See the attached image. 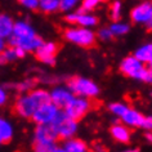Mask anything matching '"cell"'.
<instances>
[{
    "label": "cell",
    "instance_id": "6da1fadb",
    "mask_svg": "<svg viewBox=\"0 0 152 152\" xmlns=\"http://www.w3.org/2000/svg\"><path fill=\"white\" fill-rule=\"evenodd\" d=\"M8 39L12 47H20L25 52H35L43 43V40L35 34L34 28L23 21L14 23L13 32Z\"/></svg>",
    "mask_w": 152,
    "mask_h": 152
},
{
    "label": "cell",
    "instance_id": "7a4b0ae2",
    "mask_svg": "<svg viewBox=\"0 0 152 152\" xmlns=\"http://www.w3.org/2000/svg\"><path fill=\"white\" fill-rule=\"evenodd\" d=\"M49 101H50V94L45 92V90L37 89L18 98L14 108H16V112L20 116L28 119V117H31L34 115V112L36 111V108L39 106Z\"/></svg>",
    "mask_w": 152,
    "mask_h": 152
},
{
    "label": "cell",
    "instance_id": "3957f363",
    "mask_svg": "<svg viewBox=\"0 0 152 152\" xmlns=\"http://www.w3.org/2000/svg\"><path fill=\"white\" fill-rule=\"evenodd\" d=\"M120 68L123 71V74H125L129 77L137 79V80H144L146 81L147 75H148V68L144 67L143 62L137 58V57H126L120 64Z\"/></svg>",
    "mask_w": 152,
    "mask_h": 152
},
{
    "label": "cell",
    "instance_id": "277c9868",
    "mask_svg": "<svg viewBox=\"0 0 152 152\" xmlns=\"http://www.w3.org/2000/svg\"><path fill=\"white\" fill-rule=\"evenodd\" d=\"M68 89L74 94L79 97H96L99 89H98L97 84H94L92 80L84 77H74L68 81Z\"/></svg>",
    "mask_w": 152,
    "mask_h": 152
},
{
    "label": "cell",
    "instance_id": "5b68a950",
    "mask_svg": "<svg viewBox=\"0 0 152 152\" xmlns=\"http://www.w3.org/2000/svg\"><path fill=\"white\" fill-rule=\"evenodd\" d=\"M52 125L54 126L57 134H58V138H63V139L71 138L77 130L76 120L71 119L64 112H58V115L52 123Z\"/></svg>",
    "mask_w": 152,
    "mask_h": 152
},
{
    "label": "cell",
    "instance_id": "8992f818",
    "mask_svg": "<svg viewBox=\"0 0 152 152\" xmlns=\"http://www.w3.org/2000/svg\"><path fill=\"white\" fill-rule=\"evenodd\" d=\"M64 36L68 41L74 43L80 47H92L96 41V35L92 32L88 27H76V28H68L64 32Z\"/></svg>",
    "mask_w": 152,
    "mask_h": 152
},
{
    "label": "cell",
    "instance_id": "52a82bcc",
    "mask_svg": "<svg viewBox=\"0 0 152 152\" xmlns=\"http://www.w3.org/2000/svg\"><path fill=\"white\" fill-rule=\"evenodd\" d=\"M58 112H59V108L57 107L54 103H52V102L49 101L36 108V111L34 112L31 119L35 121L37 125L39 124H52L57 117V115H58Z\"/></svg>",
    "mask_w": 152,
    "mask_h": 152
},
{
    "label": "cell",
    "instance_id": "ba28073f",
    "mask_svg": "<svg viewBox=\"0 0 152 152\" xmlns=\"http://www.w3.org/2000/svg\"><path fill=\"white\" fill-rule=\"evenodd\" d=\"M89 108H90V102L88 99H85L84 97H79V98L74 97L70 103L64 107V113L67 116H70L71 119L77 121L89 111Z\"/></svg>",
    "mask_w": 152,
    "mask_h": 152
},
{
    "label": "cell",
    "instance_id": "9c48e42d",
    "mask_svg": "<svg viewBox=\"0 0 152 152\" xmlns=\"http://www.w3.org/2000/svg\"><path fill=\"white\" fill-rule=\"evenodd\" d=\"M58 139L54 126L52 124H39L35 130V143L45 144V143H56Z\"/></svg>",
    "mask_w": 152,
    "mask_h": 152
},
{
    "label": "cell",
    "instance_id": "30bf717a",
    "mask_svg": "<svg viewBox=\"0 0 152 152\" xmlns=\"http://www.w3.org/2000/svg\"><path fill=\"white\" fill-rule=\"evenodd\" d=\"M57 52H58V47L54 43L49 41V43H41L40 47L35 50V54L37 57V59H40L41 62L53 64Z\"/></svg>",
    "mask_w": 152,
    "mask_h": 152
},
{
    "label": "cell",
    "instance_id": "8fae6325",
    "mask_svg": "<svg viewBox=\"0 0 152 152\" xmlns=\"http://www.w3.org/2000/svg\"><path fill=\"white\" fill-rule=\"evenodd\" d=\"M49 94H50V102L54 103L58 108H64L74 98V93L71 90L63 88H57Z\"/></svg>",
    "mask_w": 152,
    "mask_h": 152
},
{
    "label": "cell",
    "instance_id": "7c38bea8",
    "mask_svg": "<svg viewBox=\"0 0 152 152\" xmlns=\"http://www.w3.org/2000/svg\"><path fill=\"white\" fill-rule=\"evenodd\" d=\"M66 20L70 22V23H76L81 27H92V26L97 25V18L92 16V14H86L84 12H80L79 10L77 13H71L66 17Z\"/></svg>",
    "mask_w": 152,
    "mask_h": 152
},
{
    "label": "cell",
    "instance_id": "4fadbf2b",
    "mask_svg": "<svg viewBox=\"0 0 152 152\" xmlns=\"http://www.w3.org/2000/svg\"><path fill=\"white\" fill-rule=\"evenodd\" d=\"M152 12L151 3H142L132 10V20L137 23H147Z\"/></svg>",
    "mask_w": 152,
    "mask_h": 152
},
{
    "label": "cell",
    "instance_id": "5bb4252c",
    "mask_svg": "<svg viewBox=\"0 0 152 152\" xmlns=\"http://www.w3.org/2000/svg\"><path fill=\"white\" fill-rule=\"evenodd\" d=\"M121 119H123L124 123L128 124V125H132V126H140V124H142V121H143V116L140 115L138 111H135V110L128 108L124 115L121 116Z\"/></svg>",
    "mask_w": 152,
    "mask_h": 152
},
{
    "label": "cell",
    "instance_id": "9a60e30c",
    "mask_svg": "<svg viewBox=\"0 0 152 152\" xmlns=\"http://www.w3.org/2000/svg\"><path fill=\"white\" fill-rule=\"evenodd\" d=\"M14 22L9 16L7 14H0V36L7 39L12 35L13 32Z\"/></svg>",
    "mask_w": 152,
    "mask_h": 152
},
{
    "label": "cell",
    "instance_id": "2e32d148",
    "mask_svg": "<svg viewBox=\"0 0 152 152\" xmlns=\"http://www.w3.org/2000/svg\"><path fill=\"white\" fill-rule=\"evenodd\" d=\"M13 137V128L9 121L0 117V144H5L10 142Z\"/></svg>",
    "mask_w": 152,
    "mask_h": 152
},
{
    "label": "cell",
    "instance_id": "e0dca14e",
    "mask_svg": "<svg viewBox=\"0 0 152 152\" xmlns=\"http://www.w3.org/2000/svg\"><path fill=\"white\" fill-rule=\"evenodd\" d=\"M111 134L116 140L121 143H128L130 139V132L124 125H113L111 128Z\"/></svg>",
    "mask_w": 152,
    "mask_h": 152
},
{
    "label": "cell",
    "instance_id": "ac0fdd59",
    "mask_svg": "<svg viewBox=\"0 0 152 152\" xmlns=\"http://www.w3.org/2000/svg\"><path fill=\"white\" fill-rule=\"evenodd\" d=\"M62 150L67 151V152H85L86 151V144L80 139L68 138V140L64 143V147L62 148Z\"/></svg>",
    "mask_w": 152,
    "mask_h": 152
},
{
    "label": "cell",
    "instance_id": "d6986e66",
    "mask_svg": "<svg viewBox=\"0 0 152 152\" xmlns=\"http://www.w3.org/2000/svg\"><path fill=\"white\" fill-rule=\"evenodd\" d=\"M135 57L140 61V62L150 63L152 61V43L143 45L142 48H139L138 50L135 52Z\"/></svg>",
    "mask_w": 152,
    "mask_h": 152
},
{
    "label": "cell",
    "instance_id": "ffe728a7",
    "mask_svg": "<svg viewBox=\"0 0 152 152\" xmlns=\"http://www.w3.org/2000/svg\"><path fill=\"white\" fill-rule=\"evenodd\" d=\"M39 8L45 13H52L59 9V0H39Z\"/></svg>",
    "mask_w": 152,
    "mask_h": 152
},
{
    "label": "cell",
    "instance_id": "44dd1931",
    "mask_svg": "<svg viewBox=\"0 0 152 152\" xmlns=\"http://www.w3.org/2000/svg\"><path fill=\"white\" fill-rule=\"evenodd\" d=\"M110 31L112 32L113 36H121V35H125L128 31H129V26L126 23H121V22H115L111 27H110Z\"/></svg>",
    "mask_w": 152,
    "mask_h": 152
},
{
    "label": "cell",
    "instance_id": "7402d4cb",
    "mask_svg": "<svg viewBox=\"0 0 152 152\" xmlns=\"http://www.w3.org/2000/svg\"><path fill=\"white\" fill-rule=\"evenodd\" d=\"M35 151L39 152H56V151H62V148L57 147L56 143H45V144H36L35 143Z\"/></svg>",
    "mask_w": 152,
    "mask_h": 152
},
{
    "label": "cell",
    "instance_id": "603a6c76",
    "mask_svg": "<svg viewBox=\"0 0 152 152\" xmlns=\"http://www.w3.org/2000/svg\"><path fill=\"white\" fill-rule=\"evenodd\" d=\"M128 108L129 107H126L124 103H112L111 106H110V110H111V112L113 113V115L119 116V117L123 116Z\"/></svg>",
    "mask_w": 152,
    "mask_h": 152
},
{
    "label": "cell",
    "instance_id": "cb8c5ba5",
    "mask_svg": "<svg viewBox=\"0 0 152 152\" xmlns=\"http://www.w3.org/2000/svg\"><path fill=\"white\" fill-rule=\"evenodd\" d=\"M104 0H83V7L80 12H86V10H93L97 5H99Z\"/></svg>",
    "mask_w": 152,
    "mask_h": 152
},
{
    "label": "cell",
    "instance_id": "d4e9b609",
    "mask_svg": "<svg viewBox=\"0 0 152 152\" xmlns=\"http://www.w3.org/2000/svg\"><path fill=\"white\" fill-rule=\"evenodd\" d=\"M121 16V4L120 1H115L111 7V18L113 21H119Z\"/></svg>",
    "mask_w": 152,
    "mask_h": 152
},
{
    "label": "cell",
    "instance_id": "484cf974",
    "mask_svg": "<svg viewBox=\"0 0 152 152\" xmlns=\"http://www.w3.org/2000/svg\"><path fill=\"white\" fill-rule=\"evenodd\" d=\"M77 1L79 0H59V9L67 12V10H70L71 8H74Z\"/></svg>",
    "mask_w": 152,
    "mask_h": 152
},
{
    "label": "cell",
    "instance_id": "4316f807",
    "mask_svg": "<svg viewBox=\"0 0 152 152\" xmlns=\"http://www.w3.org/2000/svg\"><path fill=\"white\" fill-rule=\"evenodd\" d=\"M18 1L28 9H37L39 8V0H18Z\"/></svg>",
    "mask_w": 152,
    "mask_h": 152
},
{
    "label": "cell",
    "instance_id": "83f0119b",
    "mask_svg": "<svg viewBox=\"0 0 152 152\" xmlns=\"http://www.w3.org/2000/svg\"><path fill=\"white\" fill-rule=\"evenodd\" d=\"M98 35H99V37H101L102 40H110V39H111V37L113 36L112 32L110 31V28H103V30H101Z\"/></svg>",
    "mask_w": 152,
    "mask_h": 152
},
{
    "label": "cell",
    "instance_id": "f1b7e54d",
    "mask_svg": "<svg viewBox=\"0 0 152 152\" xmlns=\"http://www.w3.org/2000/svg\"><path fill=\"white\" fill-rule=\"evenodd\" d=\"M140 126L144 128V129H148V130H151L152 129V116L143 117V121H142V124H140Z\"/></svg>",
    "mask_w": 152,
    "mask_h": 152
},
{
    "label": "cell",
    "instance_id": "f546056e",
    "mask_svg": "<svg viewBox=\"0 0 152 152\" xmlns=\"http://www.w3.org/2000/svg\"><path fill=\"white\" fill-rule=\"evenodd\" d=\"M7 99H8V94H7V92L3 88H0V106L4 104Z\"/></svg>",
    "mask_w": 152,
    "mask_h": 152
},
{
    "label": "cell",
    "instance_id": "4dcf8cb0",
    "mask_svg": "<svg viewBox=\"0 0 152 152\" xmlns=\"http://www.w3.org/2000/svg\"><path fill=\"white\" fill-rule=\"evenodd\" d=\"M34 86V81L32 80H30V81H26V83H23V85H20V89H22V90H27V89H30V88H32Z\"/></svg>",
    "mask_w": 152,
    "mask_h": 152
},
{
    "label": "cell",
    "instance_id": "1f68e13d",
    "mask_svg": "<svg viewBox=\"0 0 152 152\" xmlns=\"http://www.w3.org/2000/svg\"><path fill=\"white\" fill-rule=\"evenodd\" d=\"M4 49H5V40H4V37L0 36V52H3Z\"/></svg>",
    "mask_w": 152,
    "mask_h": 152
},
{
    "label": "cell",
    "instance_id": "d6a6232c",
    "mask_svg": "<svg viewBox=\"0 0 152 152\" xmlns=\"http://www.w3.org/2000/svg\"><path fill=\"white\" fill-rule=\"evenodd\" d=\"M146 81H147V83H151V84H152V70L148 71V75H147Z\"/></svg>",
    "mask_w": 152,
    "mask_h": 152
},
{
    "label": "cell",
    "instance_id": "836d02e7",
    "mask_svg": "<svg viewBox=\"0 0 152 152\" xmlns=\"http://www.w3.org/2000/svg\"><path fill=\"white\" fill-rule=\"evenodd\" d=\"M147 26H148V27H150L151 30H152V12H151V16H150V20H148L147 21V23H146Z\"/></svg>",
    "mask_w": 152,
    "mask_h": 152
},
{
    "label": "cell",
    "instance_id": "e575fe53",
    "mask_svg": "<svg viewBox=\"0 0 152 152\" xmlns=\"http://www.w3.org/2000/svg\"><path fill=\"white\" fill-rule=\"evenodd\" d=\"M146 139L148 140V142L152 143V134H151V133H147V134H146Z\"/></svg>",
    "mask_w": 152,
    "mask_h": 152
},
{
    "label": "cell",
    "instance_id": "d590c367",
    "mask_svg": "<svg viewBox=\"0 0 152 152\" xmlns=\"http://www.w3.org/2000/svg\"><path fill=\"white\" fill-rule=\"evenodd\" d=\"M150 70H152V61L150 62Z\"/></svg>",
    "mask_w": 152,
    "mask_h": 152
}]
</instances>
